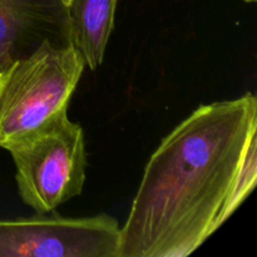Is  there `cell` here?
<instances>
[{
  "label": "cell",
  "mask_w": 257,
  "mask_h": 257,
  "mask_svg": "<svg viewBox=\"0 0 257 257\" xmlns=\"http://www.w3.org/2000/svg\"><path fill=\"white\" fill-rule=\"evenodd\" d=\"M84 68L73 45L45 43L0 73V147L8 150L67 113Z\"/></svg>",
  "instance_id": "2"
},
{
  "label": "cell",
  "mask_w": 257,
  "mask_h": 257,
  "mask_svg": "<svg viewBox=\"0 0 257 257\" xmlns=\"http://www.w3.org/2000/svg\"><path fill=\"white\" fill-rule=\"evenodd\" d=\"M10 64H12V63H8L7 60H4V59H2V58H0V73L4 72V70L7 69V68L9 67Z\"/></svg>",
  "instance_id": "8"
},
{
  "label": "cell",
  "mask_w": 257,
  "mask_h": 257,
  "mask_svg": "<svg viewBox=\"0 0 257 257\" xmlns=\"http://www.w3.org/2000/svg\"><path fill=\"white\" fill-rule=\"evenodd\" d=\"M117 4L118 0H68L72 44L90 70L97 69L104 60L114 29Z\"/></svg>",
  "instance_id": "6"
},
{
  "label": "cell",
  "mask_w": 257,
  "mask_h": 257,
  "mask_svg": "<svg viewBox=\"0 0 257 257\" xmlns=\"http://www.w3.org/2000/svg\"><path fill=\"white\" fill-rule=\"evenodd\" d=\"M257 181V136L251 140L247 151L243 157L242 165L238 170L235 187L231 195L227 207V215L231 217L241 203L248 197L251 191L255 188Z\"/></svg>",
  "instance_id": "7"
},
{
  "label": "cell",
  "mask_w": 257,
  "mask_h": 257,
  "mask_svg": "<svg viewBox=\"0 0 257 257\" xmlns=\"http://www.w3.org/2000/svg\"><path fill=\"white\" fill-rule=\"evenodd\" d=\"M120 226L107 213L0 220V257H118Z\"/></svg>",
  "instance_id": "4"
},
{
  "label": "cell",
  "mask_w": 257,
  "mask_h": 257,
  "mask_svg": "<svg viewBox=\"0 0 257 257\" xmlns=\"http://www.w3.org/2000/svg\"><path fill=\"white\" fill-rule=\"evenodd\" d=\"M23 202L49 213L82 193L87 153L84 132L68 112L8 148Z\"/></svg>",
  "instance_id": "3"
},
{
  "label": "cell",
  "mask_w": 257,
  "mask_h": 257,
  "mask_svg": "<svg viewBox=\"0 0 257 257\" xmlns=\"http://www.w3.org/2000/svg\"><path fill=\"white\" fill-rule=\"evenodd\" d=\"M72 44L68 0H0V58L13 63L43 44Z\"/></svg>",
  "instance_id": "5"
},
{
  "label": "cell",
  "mask_w": 257,
  "mask_h": 257,
  "mask_svg": "<svg viewBox=\"0 0 257 257\" xmlns=\"http://www.w3.org/2000/svg\"><path fill=\"white\" fill-rule=\"evenodd\" d=\"M257 136V99L246 93L200 105L146 163L120 227L118 257H186L228 220L238 170Z\"/></svg>",
  "instance_id": "1"
},
{
  "label": "cell",
  "mask_w": 257,
  "mask_h": 257,
  "mask_svg": "<svg viewBox=\"0 0 257 257\" xmlns=\"http://www.w3.org/2000/svg\"><path fill=\"white\" fill-rule=\"evenodd\" d=\"M243 2H246V3H255L256 0H243Z\"/></svg>",
  "instance_id": "9"
}]
</instances>
